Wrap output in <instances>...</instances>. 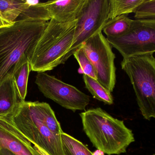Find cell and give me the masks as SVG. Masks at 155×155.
<instances>
[{
    "label": "cell",
    "mask_w": 155,
    "mask_h": 155,
    "mask_svg": "<svg viewBox=\"0 0 155 155\" xmlns=\"http://www.w3.org/2000/svg\"><path fill=\"white\" fill-rule=\"evenodd\" d=\"M104 153L100 150H97V151L93 153V155H104Z\"/></svg>",
    "instance_id": "obj_26"
},
{
    "label": "cell",
    "mask_w": 155,
    "mask_h": 155,
    "mask_svg": "<svg viewBox=\"0 0 155 155\" xmlns=\"http://www.w3.org/2000/svg\"><path fill=\"white\" fill-rule=\"evenodd\" d=\"M51 20V17L43 5V3L39 1H25L23 10L16 21L49 22Z\"/></svg>",
    "instance_id": "obj_15"
},
{
    "label": "cell",
    "mask_w": 155,
    "mask_h": 155,
    "mask_svg": "<svg viewBox=\"0 0 155 155\" xmlns=\"http://www.w3.org/2000/svg\"><path fill=\"white\" fill-rule=\"evenodd\" d=\"M73 55L79 64L84 75L97 80L94 67L82 47L78 48Z\"/></svg>",
    "instance_id": "obj_21"
},
{
    "label": "cell",
    "mask_w": 155,
    "mask_h": 155,
    "mask_svg": "<svg viewBox=\"0 0 155 155\" xmlns=\"http://www.w3.org/2000/svg\"><path fill=\"white\" fill-rule=\"evenodd\" d=\"M31 104L35 113L46 126L54 133L61 135L63 131L50 105L39 102H31Z\"/></svg>",
    "instance_id": "obj_14"
},
{
    "label": "cell",
    "mask_w": 155,
    "mask_h": 155,
    "mask_svg": "<svg viewBox=\"0 0 155 155\" xmlns=\"http://www.w3.org/2000/svg\"><path fill=\"white\" fill-rule=\"evenodd\" d=\"M88 0L47 1L43 5L51 17L61 23L77 20L83 12Z\"/></svg>",
    "instance_id": "obj_11"
},
{
    "label": "cell",
    "mask_w": 155,
    "mask_h": 155,
    "mask_svg": "<svg viewBox=\"0 0 155 155\" xmlns=\"http://www.w3.org/2000/svg\"><path fill=\"white\" fill-rule=\"evenodd\" d=\"M18 131L32 144L50 155H65L61 135L51 132L35 113L31 102L21 101L8 116Z\"/></svg>",
    "instance_id": "obj_5"
},
{
    "label": "cell",
    "mask_w": 155,
    "mask_h": 155,
    "mask_svg": "<svg viewBox=\"0 0 155 155\" xmlns=\"http://www.w3.org/2000/svg\"><path fill=\"white\" fill-rule=\"evenodd\" d=\"M25 0H0V12L10 22H15L21 13Z\"/></svg>",
    "instance_id": "obj_20"
},
{
    "label": "cell",
    "mask_w": 155,
    "mask_h": 155,
    "mask_svg": "<svg viewBox=\"0 0 155 155\" xmlns=\"http://www.w3.org/2000/svg\"><path fill=\"white\" fill-rule=\"evenodd\" d=\"M45 21H16L0 29V80L24 56L29 57L47 26Z\"/></svg>",
    "instance_id": "obj_3"
},
{
    "label": "cell",
    "mask_w": 155,
    "mask_h": 155,
    "mask_svg": "<svg viewBox=\"0 0 155 155\" xmlns=\"http://www.w3.org/2000/svg\"><path fill=\"white\" fill-rule=\"evenodd\" d=\"M134 14L135 19H155V0H145Z\"/></svg>",
    "instance_id": "obj_22"
},
{
    "label": "cell",
    "mask_w": 155,
    "mask_h": 155,
    "mask_svg": "<svg viewBox=\"0 0 155 155\" xmlns=\"http://www.w3.org/2000/svg\"><path fill=\"white\" fill-rule=\"evenodd\" d=\"M122 69L130 79L142 115L155 118V57L153 54L123 59Z\"/></svg>",
    "instance_id": "obj_4"
},
{
    "label": "cell",
    "mask_w": 155,
    "mask_h": 155,
    "mask_svg": "<svg viewBox=\"0 0 155 155\" xmlns=\"http://www.w3.org/2000/svg\"><path fill=\"white\" fill-rule=\"evenodd\" d=\"M145 0H109L108 19L119 15L134 13L136 10Z\"/></svg>",
    "instance_id": "obj_17"
},
{
    "label": "cell",
    "mask_w": 155,
    "mask_h": 155,
    "mask_svg": "<svg viewBox=\"0 0 155 155\" xmlns=\"http://www.w3.org/2000/svg\"><path fill=\"white\" fill-rule=\"evenodd\" d=\"M109 0H88L78 20L72 46L64 59V63L87 39L102 32L108 19Z\"/></svg>",
    "instance_id": "obj_9"
},
{
    "label": "cell",
    "mask_w": 155,
    "mask_h": 155,
    "mask_svg": "<svg viewBox=\"0 0 155 155\" xmlns=\"http://www.w3.org/2000/svg\"><path fill=\"white\" fill-rule=\"evenodd\" d=\"M0 155H15L6 149L1 148L0 149Z\"/></svg>",
    "instance_id": "obj_24"
},
{
    "label": "cell",
    "mask_w": 155,
    "mask_h": 155,
    "mask_svg": "<svg viewBox=\"0 0 155 155\" xmlns=\"http://www.w3.org/2000/svg\"><path fill=\"white\" fill-rule=\"evenodd\" d=\"M35 150H36L41 155H50L48 154L47 153H46L45 151H44L43 150L41 149V148L37 147H35Z\"/></svg>",
    "instance_id": "obj_25"
},
{
    "label": "cell",
    "mask_w": 155,
    "mask_h": 155,
    "mask_svg": "<svg viewBox=\"0 0 155 155\" xmlns=\"http://www.w3.org/2000/svg\"></svg>",
    "instance_id": "obj_27"
},
{
    "label": "cell",
    "mask_w": 155,
    "mask_h": 155,
    "mask_svg": "<svg viewBox=\"0 0 155 155\" xmlns=\"http://www.w3.org/2000/svg\"><path fill=\"white\" fill-rule=\"evenodd\" d=\"M83 78L86 88L94 98L105 104L111 105L114 103V98L111 93L104 87L97 80L85 75H83Z\"/></svg>",
    "instance_id": "obj_18"
},
{
    "label": "cell",
    "mask_w": 155,
    "mask_h": 155,
    "mask_svg": "<svg viewBox=\"0 0 155 155\" xmlns=\"http://www.w3.org/2000/svg\"><path fill=\"white\" fill-rule=\"evenodd\" d=\"M12 74H8L0 80V117L12 114L21 102Z\"/></svg>",
    "instance_id": "obj_12"
},
{
    "label": "cell",
    "mask_w": 155,
    "mask_h": 155,
    "mask_svg": "<svg viewBox=\"0 0 155 155\" xmlns=\"http://www.w3.org/2000/svg\"><path fill=\"white\" fill-rule=\"evenodd\" d=\"M134 20L127 15H119L108 20L102 31L107 38H116L126 33L131 27Z\"/></svg>",
    "instance_id": "obj_16"
},
{
    "label": "cell",
    "mask_w": 155,
    "mask_h": 155,
    "mask_svg": "<svg viewBox=\"0 0 155 155\" xmlns=\"http://www.w3.org/2000/svg\"><path fill=\"white\" fill-rule=\"evenodd\" d=\"M83 130L97 150L108 155L126 153L134 142L132 131L123 121L114 118L100 107L80 113Z\"/></svg>",
    "instance_id": "obj_1"
},
{
    "label": "cell",
    "mask_w": 155,
    "mask_h": 155,
    "mask_svg": "<svg viewBox=\"0 0 155 155\" xmlns=\"http://www.w3.org/2000/svg\"><path fill=\"white\" fill-rule=\"evenodd\" d=\"M14 23L15 22H12L5 19L0 12V29L4 27H9Z\"/></svg>",
    "instance_id": "obj_23"
},
{
    "label": "cell",
    "mask_w": 155,
    "mask_h": 155,
    "mask_svg": "<svg viewBox=\"0 0 155 155\" xmlns=\"http://www.w3.org/2000/svg\"><path fill=\"white\" fill-rule=\"evenodd\" d=\"M80 47L94 66L98 82L112 93L116 83V56L106 37L102 32H98L83 43Z\"/></svg>",
    "instance_id": "obj_7"
},
{
    "label": "cell",
    "mask_w": 155,
    "mask_h": 155,
    "mask_svg": "<svg viewBox=\"0 0 155 155\" xmlns=\"http://www.w3.org/2000/svg\"><path fill=\"white\" fill-rule=\"evenodd\" d=\"M35 83L45 97L73 112L84 110L90 103L88 95L45 72L37 73Z\"/></svg>",
    "instance_id": "obj_8"
},
{
    "label": "cell",
    "mask_w": 155,
    "mask_h": 155,
    "mask_svg": "<svg viewBox=\"0 0 155 155\" xmlns=\"http://www.w3.org/2000/svg\"><path fill=\"white\" fill-rule=\"evenodd\" d=\"M78 20L61 23L51 19L48 22L28 57L31 71L47 72L63 64L73 44Z\"/></svg>",
    "instance_id": "obj_2"
},
{
    "label": "cell",
    "mask_w": 155,
    "mask_h": 155,
    "mask_svg": "<svg viewBox=\"0 0 155 155\" xmlns=\"http://www.w3.org/2000/svg\"><path fill=\"white\" fill-rule=\"evenodd\" d=\"M15 155H41L15 127L8 116L0 117V149Z\"/></svg>",
    "instance_id": "obj_10"
},
{
    "label": "cell",
    "mask_w": 155,
    "mask_h": 155,
    "mask_svg": "<svg viewBox=\"0 0 155 155\" xmlns=\"http://www.w3.org/2000/svg\"><path fill=\"white\" fill-rule=\"evenodd\" d=\"M61 137L65 155H93L85 145L71 136L63 132Z\"/></svg>",
    "instance_id": "obj_19"
},
{
    "label": "cell",
    "mask_w": 155,
    "mask_h": 155,
    "mask_svg": "<svg viewBox=\"0 0 155 155\" xmlns=\"http://www.w3.org/2000/svg\"><path fill=\"white\" fill-rule=\"evenodd\" d=\"M31 70L27 56H24L15 66L12 70L14 81L21 101H25L27 93L28 78Z\"/></svg>",
    "instance_id": "obj_13"
},
{
    "label": "cell",
    "mask_w": 155,
    "mask_h": 155,
    "mask_svg": "<svg viewBox=\"0 0 155 155\" xmlns=\"http://www.w3.org/2000/svg\"><path fill=\"white\" fill-rule=\"evenodd\" d=\"M123 59L155 52V19H135L129 31L116 38H107Z\"/></svg>",
    "instance_id": "obj_6"
}]
</instances>
